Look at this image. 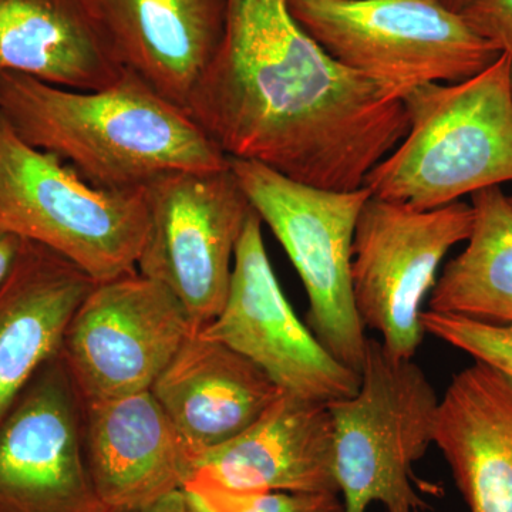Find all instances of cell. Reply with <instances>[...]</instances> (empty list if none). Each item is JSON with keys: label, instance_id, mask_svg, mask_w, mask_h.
<instances>
[{"label": "cell", "instance_id": "obj_4", "mask_svg": "<svg viewBox=\"0 0 512 512\" xmlns=\"http://www.w3.org/2000/svg\"><path fill=\"white\" fill-rule=\"evenodd\" d=\"M147 222L143 190L90 184L55 154L26 143L0 114V228L104 282L137 271Z\"/></svg>", "mask_w": 512, "mask_h": 512}, {"label": "cell", "instance_id": "obj_20", "mask_svg": "<svg viewBox=\"0 0 512 512\" xmlns=\"http://www.w3.org/2000/svg\"><path fill=\"white\" fill-rule=\"evenodd\" d=\"M467 247L444 266L429 311L512 325V205L501 187L471 195Z\"/></svg>", "mask_w": 512, "mask_h": 512}, {"label": "cell", "instance_id": "obj_6", "mask_svg": "<svg viewBox=\"0 0 512 512\" xmlns=\"http://www.w3.org/2000/svg\"><path fill=\"white\" fill-rule=\"evenodd\" d=\"M333 59L402 90L471 79L501 56L439 0H288Z\"/></svg>", "mask_w": 512, "mask_h": 512}, {"label": "cell", "instance_id": "obj_11", "mask_svg": "<svg viewBox=\"0 0 512 512\" xmlns=\"http://www.w3.org/2000/svg\"><path fill=\"white\" fill-rule=\"evenodd\" d=\"M200 332L247 357L292 396L330 404L359 389V373L330 355L293 311L269 262L255 211L235 251L224 306Z\"/></svg>", "mask_w": 512, "mask_h": 512}, {"label": "cell", "instance_id": "obj_15", "mask_svg": "<svg viewBox=\"0 0 512 512\" xmlns=\"http://www.w3.org/2000/svg\"><path fill=\"white\" fill-rule=\"evenodd\" d=\"M150 392L195 458L247 430L284 390L247 357L197 330Z\"/></svg>", "mask_w": 512, "mask_h": 512}, {"label": "cell", "instance_id": "obj_17", "mask_svg": "<svg viewBox=\"0 0 512 512\" xmlns=\"http://www.w3.org/2000/svg\"><path fill=\"white\" fill-rule=\"evenodd\" d=\"M124 70L187 111L224 36L228 0H93Z\"/></svg>", "mask_w": 512, "mask_h": 512}, {"label": "cell", "instance_id": "obj_5", "mask_svg": "<svg viewBox=\"0 0 512 512\" xmlns=\"http://www.w3.org/2000/svg\"><path fill=\"white\" fill-rule=\"evenodd\" d=\"M439 404L413 359L393 356L380 340L367 339L359 389L328 404L335 478L346 512H366L373 503L386 512L426 507L413 487V467L434 444Z\"/></svg>", "mask_w": 512, "mask_h": 512}, {"label": "cell", "instance_id": "obj_12", "mask_svg": "<svg viewBox=\"0 0 512 512\" xmlns=\"http://www.w3.org/2000/svg\"><path fill=\"white\" fill-rule=\"evenodd\" d=\"M82 400L62 355L20 394L0 423V512H111L87 464Z\"/></svg>", "mask_w": 512, "mask_h": 512}, {"label": "cell", "instance_id": "obj_26", "mask_svg": "<svg viewBox=\"0 0 512 512\" xmlns=\"http://www.w3.org/2000/svg\"><path fill=\"white\" fill-rule=\"evenodd\" d=\"M441 5L446 6L447 9L453 10L456 13H463L468 6L473 5L477 0H439Z\"/></svg>", "mask_w": 512, "mask_h": 512}, {"label": "cell", "instance_id": "obj_14", "mask_svg": "<svg viewBox=\"0 0 512 512\" xmlns=\"http://www.w3.org/2000/svg\"><path fill=\"white\" fill-rule=\"evenodd\" d=\"M87 464L111 512H137L183 491L190 448L151 392L84 403Z\"/></svg>", "mask_w": 512, "mask_h": 512}, {"label": "cell", "instance_id": "obj_16", "mask_svg": "<svg viewBox=\"0 0 512 512\" xmlns=\"http://www.w3.org/2000/svg\"><path fill=\"white\" fill-rule=\"evenodd\" d=\"M96 284L69 259L23 239L0 284V423L39 370L60 356L74 313Z\"/></svg>", "mask_w": 512, "mask_h": 512}, {"label": "cell", "instance_id": "obj_24", "mask_svg": "<svg viewBox=\"0 0 512 512\" xmlns=\"http://www.w3.org/2000/svg\"><path fill=\"white\" fill-rule=\"evenodd\" d=\"M22 245L23 239L0 228V284L5 281L6 276L12 271Z\"/></svg>", "mask_w": 512, "mask_h": 512}, {"label": "cell", "instance_id": "obj_2", "mask_svg": "<svg viewBox=\"0 0 512 512\" xmlns=\"http://www.w3.org/2000/svg\"><path fill=\"white\" fill-rule=\"evenodd\" d=\"M0 114L30 146L104 190H143L164 174L229 165L187 111L128 70L99 90L0 73Z\"/></svg>", "mask_w": 512, "mask_h": 512}, {"label": "cell", "instance_id": "obj_22", "mask_svg": "<svg viewBox=\"0 0 512 512\" xmlns=\"http://www.w3.org/2000/svg\"><path fill=\"white\" fill-rule=\"evenodd\" d=\"M424 332L463 350L476 362L494 367L512 379V325L433 311L421 313Z\"/></svg>", "mask_w": 512, "mask_h": 512}, {"label": "cell", "instance_id": "obj_8", "mask_svg": "<svg viewBox=\"0 0 512 512\" xmlns=\"http://www.w3.org/2000/svg\"><path fill=\"white\" fill-rule=\"evenodd\" d=\"M143 194L148 222L137 271L173 293L201 330L224 306L254 208L231 165L164 174Z\"/></svg>", "mask_w": 512, "mask_h": 512}, {"label": "cell", "instance_id": "obj_23", "mask_svg": "<svg viewBox=\"0 0 512 512\" xmlns=\"http://www.w3.org/2000/svg\"><path fill=\"white\" fill-rule=\"evenodd\" d=\"M461 16L478 36L512 56V0H477Z\"/></svg>", "mask_w": 512, "mask_h": 512}, {"label": "cell", "instance_id": "obj_28", "mask_svg": "<svg viewBox=\"0 0 512 512\" xmlns=\"http://www.w3.org/2000/svg\"><path fill=\"white\" fill-rule=\"evenodd\" d=\"M508 198H510V202H511V205H512V195H510V197H508Z\"/></svg>", "mask_w": 512, "mask_h": 512}, {"label": "cell", "instance_id": "obj_25", "mask_svg": "<svg viewBox=\"0 0 512 512\" xmlns=\"http://www.w3.org/2000/svg\"><path fill=\"white\" fill-rule=\"evenodd\" d=\"M137 512H190V510H188L183 491H177Z\"/></svg>", "mask_w": 512, "mask_h": 512}, {"label": "cell", "instance_id": "obj_3", "mask_svg": "<svg viewBox=\"0 0 512 512\" xmlns=\"http://www.w3.org/2000/svg\"><path fill=\"white\" fill-rule=\"evenodd\" d=\"M511 67L504 52L464 82L407 92L409 131L367 174L370 194L429 211L512 183Z\"/></svg>", "mask_w": 512, "mask_h": 512}, {"label": "cell", "instance_id": "obj_21", "mask_svg": "<svg viewBox=\"0 0 512 512\" xmlns=\"http://www.w3.org/2000/svg\"><path fill=\"white\" fill-rule=\"evenodd\" d=\"M183 493L190 512H346L339 493L234 494L190 480Z\"/></svg>", "mask_w": 512, "mask_h": 512}, {"label": "cell", "instance_id": "obj_18", "mask_svg": "<svg viewBox=\"0 0 512 512\" xmlns=\"http://www.w3.org/2000/svg\"><path fill=\"white\" fill-rule=\"evenodd\" d=\"M434 444L471 512H512V379L476 362L440 400Z\"/></svg>", "mask_w": 512, "mask_h": 512}, {"label": "cell", "instance_id": "obj_10", "mask_svg": "<svg viewBox=\"0 0 512 512\" xmlns=\"http://www.w3.org/2000/svg\"><path fill=\"white\" fill-rule=\"evenodd\" d=\"M194 332L183 303L134 271L93 286L60 355L83 402H103L150 392Z\"/></svg>", "mask_w": 512, "mask_h": 512}, {"label": "cell", "instance_id": "obj_19", "mask_svg": "<svg viewBox=\"0 0 512 512\" xmlns=\"http://www.w3.org/2000/svg\"><path fill=\"white\" fill-rule=\"evenodd\" d=\"M123 72L93 0H0V73L99 90Z\"/></svg>", "mask_w": 512, "mask_h": 512}, {"label": "cell", "instance_id": "obj_27", "mask_svg": "<svg viewBox=\"0 0 512 512\" xmlns=\"http://www.w3.org/2000/svg\"><path fill=\"white\" fill-rule=\"evenodd\" d=\"M511 92H512V67H511Z\"/></svg>", "mask_w": 512, "mask_h": 512}, {"label": "cell", "instance_id": "obj_13", "mask_svg": "<svg viewBox=\"0 0 512 512\" xmlns=\"http://www.w3.org/2000/svg\"><path fill=\"white\" fill-rule=\"evenodd\" d=\"M190 480L234 494L339 493L328 404L282 393L247 430L198 454Z\"/></svg>", "mask_w": 512, "mask_h": 512}, {"label": "cell", "instance_id": "obj_1", "mask_svg": "<svg viewBox=\"0 0 512 512\" xmlns=\"http://www.w3.org/2000/svg\"><path fill=\"white\" fill-rule=\"evenodd\" d=\"M187 113L228 158L332 191L365 187L409 131L402 90L333 59L288 0H228Z\"/></svg>", "mask_w": 512, "mask_h": 512}, {"label": "cell", "instance_id": "obj_7", "mask_svg": "<svg viewBox=\"0 0 512 512\" xmlns=\"http://www.w3.org/2000/svg\"><path fill=\"white\" fill-rule=\"evenodd\" d=\"M229 165L301 276L309 329L330 355L360 375L369 338L353 301L352 247L357 218L372 194L366 187H312L256 161L229 158Z\"/></svg>", "mask_w": 512, "mask_h": 512}, {"label": "cell", "instance_id": "obj_9", "mask_svg": "<svg viewBox=\"0 0 512 512\" xmlns=\"http://www.w3.org/2000/svg\"><path fill=\"white\" fill-rule=\"evenodd\" d=\"M473 222V207L463 201L419 211L370 195L363 205L353 237V301L362 325L379 332L393 356L413 359L419 349L424 299Z\"/></svg>", "mask_w": 512, "mask_h": 512}]
</instances>
